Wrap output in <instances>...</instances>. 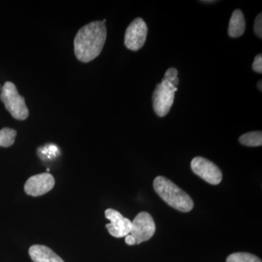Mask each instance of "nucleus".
<instances>
[{"instance_id":"nucleus-10","label":"nucleus","mask_w":262,"mask_h":262,"mask_svg":"<svg viewBox=\"0 0 262 262\" xmlns=\"http://www.w3.org/2000/svg\"><path fill=\"white\" fill-rule=\"evenodd\" d=\"M29 253L34 262H64L51 248L42 245H34L29 248Z\"/></svg>"},{"instance_id":"nucleus-13","label":"nucleus","mask_w":262,"mask_h":262,"mask_svg":"<svg viewBox=\"0 0 262 262\" xmlns=\"http://www.w3.org/2000/svg\"><path fill=\"white\" fill-rule=\"evenodd\" d=\"M17 131L9 127H4L0 130V146L9 147L13 145L16 137Z\"/></svg>"},{"instance_id":"nucleus-12","label":"nucleus","mask_w":262,"mask_h":262,"mask_svg":"<svg viewBox=\"0 0 262 262\" xmlns=\"http://www.w3.org/2000/svg\"><path fill=\"white\" fill-rule=\"evenodd\" d=\"M239 142L245 146H259L262 144L261 131H254L245 134L239 137Z\"/></svg>"},{"instance_id":"nucleus-14","label":"nucleus","mask_w":262,"mask_h":262,"mask_svg":"<svg viewBox=\"0 0 262 262\" xmlns=\"http://www.w3.org/2000/svg\"><path fill=\"white\" fill-rule=\"evenodd\" d=\"M227 262H261V260L251 253L238 252L229 255Z\"/></svg>"},{"instance_id":"nucleus-19","label":"nucleus","mask_w":262,"mask_h":262,"mask_svg":"<svg viewBox=\"0 0 262 262\" xmlns=\"http://www.w3.org/2000/svg\"><path fill=\"white\" fill-rule=\"evenodd\" d=\"M261 80H260L259 82H258V89H259L260 91H262V85H261Z\"/></svg>"},{"instance_id":"nucleus-16","label":"nucleus","mask_w":262,"mask_h":262,"mask_svg":"<svg viewBox=\"0 0 262 262\" xmlns=\"http://www.w3.org/2000/svg\"><path fill=\"white\" fill-rule=\"evenodd\" d=\"M254 31L258 37H262V15L261 13L258 14L254 22Z\"/></svg>"},{"instance_id":"nucleus-1","label":"nucleus","mask_w":262,"mask_h":262,"mask_svg":"<svg viewBox=\"0 0 262 262\" xmlns=\"http://www.w3.org/2000/svg\"><path fill=\"white\" fill-rule=\"evenodd\" d=\"M106 27L101 20L84 26L76 34L74 46L77 59L89 63L99 56L106 39Z\"/></svg>"},{"instance_id":"nucleus-15","label":"nucleus","mask_w":262,"mask_h":262,"mask_svg":"<svg viewBox=\"0 0 262 262\" xmlns=\"http://www.w3.org/2000/svg\"><path fill=\"white\" fill-rule=\"evenodd\" d=\"M163 80L168 81L174 87H177L179 84L178 70L175 68H170L166 71Z\"/></svg>"},{"instance_id":"nucleus-6","label":"nucleus","mask_w":262,"mask_h":262,"mask_svg":"<svg viewBox=\"0 0 262 262\" xmlns=\"http://www.w3.org/2000/svg\"><path fill=\"white\" fill-rule=\"evenodd\" d=\"M191 168L196 175L209 184L217 185L222 182V170L213 162L206 158L196 157L191 162Z\"/></svg>"},{"instance_id":"nucleus-5","label":"nucleus","mask_w":262,"mask_h":262,"mask_svg":"<svg viewBox=\"0 0 262 262\" xmlns=\"http://www.w3.org/2000/svg\"><path fill=\"white\" fill-rule=\"evenodd\" d=\"M156 227L152 216L147 212H141L132 222L130 235L135 239L136 245L149 241L153 237Z\"/></svg>"},{"instance_id":"nucleus-2","label":"nucleus","mask_w":262,"mask_h":262,"mask_svg":"<svg viewBox=\"0 0 262 262\" xmlns=\"http://www.w3.org/2000/svg\"><path fill=\"white\" fill-rule=\"evenodd\" d=\"M153 186L157 194L172 208L184 213L192 211L194 207L192 198L168 179L156 177Z\"/></svg>"},{"instance_id":"nucleus-21","label":"nucleus","mask_w":262,"mask_h":262,"mask_svg":"<svg viewBox=\"0 0 262 262\" xmlns=\"http://www.w3.org/2000/svg\"><path fill=\"white\" fill-rule=\"evenodd\" d=\"M47 171H48H48H50V169H49V168H48V169H47Z\"/></svg>"},{"instance_id":"nucleus-3","label":"nucleus","mask_w":262,"mask_h":262,"mask_svg":"<svg viewBox=\"0 0 262 262\" xmlns=\"http://www.w3.org/2000/svg\"><path fill=\"white\" fill-rule=\"evenodd\" d=\"M0 99L15 120H25L29 117L25 98L18 94L16 86L13 82H5L2 88Z\"/></svg>"},{"instance_id":"nucleus-20","label":"nucleus","mask_w":262,"mask_h":262,"mask_svg":"<svg viewBox=\"0 0 262 262\" xmlns=\"http://www.w3.org/2000/svg\"><path fill=\"white\" fill-rule=\"evenodd\" d=\"M203 3H213L214 1H202Z\"/></svg>"},{"instance_id":"nucleus-18","label":"nucleus","mask_w":262,"mask_h":262,"mask_svg":"<svg viewBox=\"0 0 262 262\" xmlns=\"http://www.w3.org/2000/svg\"><path fill=\"white\" fill-rule=\"evenodd\" d=\"M125 243L129 246H134V245H136L135 239H134V237L130 235V234H128L125 237Z\"/></svg>"},{"instance_id":"nucleus-11","label":"nucleus","mask_w":262,"mask_h":262,"mask_svg":"<svg viewBox=\"0 0 262 262\" xmlns=\"http://www.w3.org/2000/svg\"><path fill=\"white\" fill-rule=\"evenodd\" d=\"M246 30V20L244 13L241 10H235L229 20L228 34L229 37H241Z\"/></svg>"},{"instance_id":"nucleus-4","label":"nucleus","mask_w":262,"mask_h":262,"mask_svg":"<svg viewBox=\"0 0 262 262\" xmlns=\"http://www.w3.org/2000/svg\"><path fill=\"white\" fill-rule=\"evenodd\" d=\"M178 91L168 81L163 80L158 84L153 93V107L155 113L159 117H165L173 106L175 93Z\"/></svg>"},{"instance_id":"nucleus-7","label":"nucleus","mask_w":262,"mask_h":262,"mask_svg":"<svg viewBox=\"0 0 262 262\" xmlns=\"http://www.w3.org/2000/svg\"><path fill=\"white\" fill-rule=\"evenodd\" d=\"M148 29L142 18H137L131 22L125 34V46L127 49L137 51L144 46Z\"/></svg>"},{"instance_id":"nucleus-17","label":"nucleus","mask_w":262,"mask_h":262,"mask_svg":"<svg viewBox=\"0 0 262 262\" xmlns=\"http://www.w3.org/2000/svg\"><path fill=\"white\" fill-rule=\"evenodd\" d=\"M253 70L257 73L261 74L262 72V56L261 53L255 57L254 61L252 65Z\"/></svg>"},{"instance_id":"nucleus-9","label":"nucleus","mask_w":262,"mask_h":262,"mask_svg":"<svg viewBox=\"0 0 262 262\" xmlns=\"http://www.w3.org/2000/svg\"><path fill=\"white\" fill-rule=\"evenodd\" d=\"M55 186V179L51 173L37 174L30 177L24 185V190L29 195H43L52 190Z\"/></svg>"},{"instance_id":"nucleus-8","label":"nucleus","mask_w":262,"mask_h":262,"mask_svg":"<svg viewBox=\"0 0 262 262\" xmlns=\"http://www.w3.org/2000/svg\"><path fill=\"white\" fill-rule=\"evenodd\" d=\"M105 216L111 222L106 227L112 236L121 238L130 234L132 222L124 217L120 212L108 208L105 211Z\"/></svg>"}]
</instances>
